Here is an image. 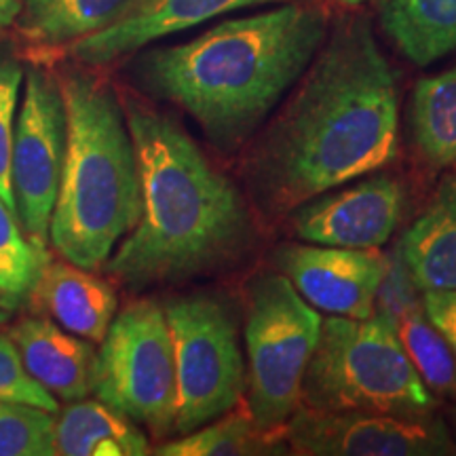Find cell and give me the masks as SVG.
Returning <instances> with one entry per match:
<instances>
[{
  "label": "cell",
  "mask_w": 456,
  "mask_h": 456,
  "mask_svg": "<svg viewBox=\"0 0 456 456\" xmlns=\"http://www.w3.org/2000/svg\"><path fill=\"white\" fill-rule=\"evenodd\" d=\"M296 85L245 159L249 191L269 216L376 174L397 157V72L366 15L338 17Z\"/></svg>",
  "instance_id": "1"
},
{
  "label": "cell",
  "mask_w": 456,
  "mask_h": 456,
  "mask_svg": "<svg viewBox=\"0 0 456 456\" xmlns=\"http://www.w3.org/2000/svg\"><path fill=\"white\" fill-rule=\"evenodd\" d=\"M140 171L142 209L108 275L134 289L222 271L252 249L241 195L182 125L155 108L125 106Z\"/></svg>",
  "instance_id": "2"
},
{
  "label": "cell",
  "mask_w": 456,
  "mask_h": 456,
  "mask_svg": "<svg viewBox=\"0 0 456 456\" xmlns=\"http://www.w3.org/2000/svg\"><path fill=\"white\" fill-rule=\"evenodd\" d=\"M328 30L326 9L292 0L146 51L135 74L152 95L191 114L220 152H235L300 81Z\"/></svg>",
  "instance_id": "3"
},
{
  "label": "cell",
  "mask_w": 456,
  "mask_h": 456,
  "mask_svg": "<svg viewBox=\"0 0 456 456\" xmlns=\"http://www.w3.org/2000/svg\"><path fill=\"white\" fill-rule=\"evenodd\" d=\"M66 155L49 243L66 262L98 271L140 218V171L127 117L110 85L66 68Z\"/></svg>",
  "instance_id": "4"
},
{
  "label": "cell",
  "mask_w": 456,
  "mask_h": 456,
  "mask_svg": "<svg viewBox=\"0 0 456 456\" xmlns=\"http://www.w3.org/2000/svg\"><path fill=\"white\" fill-rule=\"evenodd\" d=\"M302 406L425 416L436 397L385 317L328 315L302 380Z\"/></svg>",
  "instance_id": "5"
},
{
  "label": "cell",
  "mask_w": 456,
  "mask_h": 456,
  "mask_svg": "<svg viewBox=\"0 0 456 456\" xmlns=\"http://www.w3.org/2000/svg\"><path fill=\"white\" fill-rule=\"evenodd\" d=\"M323 317L283 273H258L245 298L248 414L266 431H281L302 406V380Z\"/></svg>",
  "instance_id": "6"
},
{
  "label": "cell",
  "mask_w": 456,
  "mask_h": 456,
  "mask_svg": "<svg viewBox=\"0 0 456 456\" xmlns=\"http://www.w3.org/2000/svg\"><path fill=\"white\" fill-rule=\"evenodd\" d=\"M95 397L146 427L152 436L175 431V359L165 311L138 300L112 319L100 342Z\"/></svg>",
  "instance_id": "7"
},
{
  "label": "cell",
  "mask_w": 456,
  "mask_h": 456,
  "mask_svg": "<svg viewBox=\"0 0 456 456\" xmlns=\"http://www.w3.org/2000/svg\"><path fill=\"white\" fill-rule=\"evenodd\" d=\"M175 359V431L184 436L231 412L248 383L235 319L220 300L184 296L165 302Z\"/></svg>",
  "instance_id": "8"
},
{
  "label": "cell",
  "mask_w": 456,
  "mask_h": 456,
  "mask_svg": "<svg viewBox=\"0 0 456 456\" xmlns=\"http://www.w3.org/2000/svg\"><path fill=\"white\" fill-rule=\"evenodd\" d=\"M66 106L57 74L30 66L11 146V188L21 231L49 256V226L66 155Z\"/></svg>",
  "instance_id": "9"
},
{
  "label": "cell",
  "mask_w": 456,
  "mask_h": 456,
  "mask_svg": "<svg viewBox=\"0 0 456 456\" xmlns=\"http://www.w3.org/2000/svg\"><path fill=\"white\" fill-rule=\"evenodd\" d=\"M296 454L309 456H440L454 454L448 427L433 414L326 412L300 406L283 427Z\"/></svg>",
  "instance_id": "10"
},
{
  "label": "cell",
  "mask_w": 456,
  "mask_h": 456,
  "mask_svg": "<svg viewBox=\"0 0 456 456\" xmlns=\"http://www.w3.org/2000/svg\"><path fill=\"white\" fill-rule=\"evenodd\" d=\"M403 208L402 182L387 174H370L349 188L322 192L298 205L289 224L305 243L376 249L393 237Z\"/></svg>",
  "instance_id": "11"
},
{
  "label": "cell",
  "mask_w": 456,
  "mask_h": 456,
  "mask_svg": "<svg viewBox=\"0 0 456 456\" xmlns=\"http://www.w3.org/2000/svg\"><path fill=\"white\" fill-rule=\"evenodd\" d=\"M385 252L334 248V245H285L277 252V266L302 298L319 313L334 317L366 319L374 313L383 281Z\"/></svg>",
  "instance_id": "12"
},
{
  "label": "cell",
  "mask_w": 456,
  "mask_h": 456,
  "mask_svg": "<svg viewBox=\"0 0 456 456\" xmlns=\"http://www.w3.org/2000/svg\"><path fill=\"white\" fill-rule=\"evenodd\" d=\"M281 3L292 0H138L117 24L72 43L68 53L85 66H108L138 53L151 43L191 30L220 15Z\"/></svg>",
  "instance_id": "13"
},
{
  "label": "cell",
  "mask_w": 456,
  "mask_h": 456,
  "mask_svg": "<svg viewBox=\"0 0 456 456\" xmlns=\"http://www.w3.org/2000/svg\"><path fill=\"white\" fill-rule=\"evenodd\" d=\"M28 374L61 402H77L95 391L98 353L89 340L43 317H24L11 330Z\"/></svg>",
  "instance_id": "14"
},
{
  "label": "cell",
  "mask_w": 456,
  "mask_h": 456,
  "mask_svg": "<svg viewBox=\"0 0 456 456\" xmlns=\"http://www.w3.org/2000/svg\"><path fill=\"white\" fill-rule=\"evenodd\" d=\"M30 298L57 326L89 342H102L117 315V292L104 279L72 262H47Z\"/></svg>",
  "instance_id": "15"
},
{
  "label": "cell",
  "mask_w": 456,
  "mask_h": 456,
  "mask_svg": "<svg viewBox=\"0 0 456 456\" xmlns=\"http://www.w3.org/2000/svg\"><path fill=\"white\" fill-rule=\"evenodd\" d=\"M399 252L420 292L456 289V174L442 180L425 212L403 232Z\"/></svg>",
  "instance_id": "16"
},
{
  "label": "cell",
  "mask_w": 456,
  "mask_h": 456,
  "mask_svg": "<svg viewBox=\"0 0 456 456\" xmlns=\"http://www.w3.org/2000/svg\"><path fill=\"white\" fill-rule=\"evenodd\" d=\"M53 450L60 456H144L151 444L129 416L85 397L57 410Z\"/></svg>",
  "instance_id": "17"
},
{
  "label": "cell",
  "mask_w": 456,
  "mask_h": 456,
  "mask_svg": "<svg viewBox=\"0 0 456 456\" xmlns=\"http://www.w3.org/2000/svg\"><path fill=\"white\" fill-rule=\"evenodd\" d=\"M379 20L387 38L416 66L456 51V0H385Z\"/></svg>",
  "instance_id": "18"
},
{
  "label": "cell",
  "mask_w": 456,
  "mask_h": 456,
  "mask_svg": "<svg viewBox=\"0 0 456 456\" xmlns=\"http://www.w3.org/2000/svg\"><path fill=\"white\" fill-rule=\"evenodd\" d=\"M138 0H26L17 30L43 47L72 45L117 24Z\"/></svg>",
  "instance_id": "19"
},
{
  "label": "cell",
  "mask_w": 456,
  "mask_h": 456,
  "mask_svg": "<svg viewBox=\"0 0 456 456\" xmlns=\"http://www.w3.org/2000/svg\"><path fill=\"white\" fill-rule=\"evenodd\" d=\"M410 131L416 152L429 167L456 165V66L414 85Z\"/></svg>",
  "instance_id": "20"
},
{
  "label": "cell",
  "mask_w": 456,
  "mask_h": 456,
  "mask_svg": "<svg viewBox=\"0 0 456 456\" xmlns=\"http://www.w3.org/2000/svg\"><path fill=\"white\" fill-rule=\"evenodd\" d=\"M288 442L281 431H266L256 425L248 412L222 414L178 440L161 444L159 456H265L288 454Z\"/></svg>",
  "instance_id": "21"
},
{
  "label": "cell",
  "mask_w": 456,
  "mask_h": 456,
  "mask_svg": "<svg viewBox=\"0 0 456 456\" xmlns=\"http://www.w3.org/2000/svg\"><path fill=\"white\" fill-rule=\"evenodd\" d=\"M395 330L423 383L433 393L456 395V357L440 330L427 317L423 302L403 313Z\"/></svg>",
  "instance_id": "22"
},
{
  "label": "cell",
  "mask_w": 456,
  "mask_h": 456,
  "mask_svg": "<svg viewBox=\"0 0 456 456\" xmlns=\"http://www.w3.org/2000/svg\"><path fill=\"white\" fill-rule=\"evenodd\" d=\"M47 262L49 256L28 241L15 214L0 199V302L11 311L24 305Z\"/></svg>",
  "instance_id": "23"
},
{
  "label": "cell",
  "mask_w": 456,
  "mask_h": 456,
  "mask_svg": "<svg viewBox=\"0 0 456 456\" xmlns=\"http://www.w3.org/2000/svg\"><path fill=\"white\" fill-rule=\"evenodd\" d=\"M55 414L0 399V456H55Z\"/></svg>",
  "instance_id": "24"
},
{
  "label": "cell",
  "mask_w": 456,
  "mask_h": 456,
  "mask_svg": "<svg viewBox=\"0 0 456 456\" xmlns=\"http://www.w3.org/2000/svg\"><path fill=\"white\" fill-rule=\"evenodd\" d=\"M26 70L7 49H0V199L17 216L11 188V146L17 121V102Z\"/></svg>",
  "instance_id": "25"
},
{
  "label": "cell",
  "mask_w": 456,
  "mask_h": 456,
  "mask_svg": "<svg viewBox=\"0 0 456 456\" xmlns=\"http://www.w3.org/2000/svg\"><path fill=\"white\" fill-rule=\"evenodd\" d=\"M0 399L28 403L53 414L60 410V402L28 374L15 342L4 334H0Z\"/></svg>",
  "instance_id": "26"
},
{
  "label": "cell",
  "mask_w": 456,
  "mask_h": 456,
  "mask_svg": "<svg viewBox=\"0 0 456 456\" xmlns=\"http://www.w3.org/2000/svg\"><path fill=\"white\" fill-rule=\"evenodd\" d=\"M387 258H389V265H387V273L383 281H380L379 294H376L374 313L385 317L395 328L403 313L423 302V292L410 275L402 252H399V243L391 254H387Z\"/></svg>",
  "instance_id": "27"
},
{
  "label": "cell",
  "mask_w": 456,
  "mask_h": 456,
  "mask_svg": "<svg viewBox=\"0 0 456 456\" xmlns=\"http://www.w3.org/2000/svg\"><path fill=\"white\" fill-rule=\"evenodd\" d=\"M423 309L429 322L446 338L456 357V289L423 292Z\"/></svg>",
  "instance_id": "28"
},
{
  "label": "cell",
  "mask_w": 456,
  "mask_h": 456,
  "mask_svg": "<svg viewBox=\"0 0 456 456\" xmlns=\"http://www.w3.org/2000/svg\"><path fill=\"white\" fill-rule=\"evenodd\" d=\"M26 0H0V30L13 26L24 9Z\"/></svg>",
  "instance_id": "29"
},
{
  "label": "cell",
  "mask_w": 456,
  "mask_h": 456,
  "mask_svg": "<svg viewBox=\"0 0 456 456\" xmlns=\"http://www.w3.org/2000/svg\"><path fill=\"white\" fill-rule=\"evenodd\" d=\"M336 3L342 4V7H359V4L368 3V0H336Z\"/></svg>",
  "instance_id": "30"
},
{
  "label": "cell",
  "mask_w": 456,
  "mask_h": 456,
  "mask_svg": "<svg viewBox=\"0 0 456 456\" xmlns=\"http://www.w3.org/2000/svg\"><path fill=\"white\" fill-rule=\"evenodd\" d=\"M9 317H11V309H7V306H4L3 302H0V326H3V323L7 322Z\"/></svg>",
  "instance_id": "31"
}]
</instances>
